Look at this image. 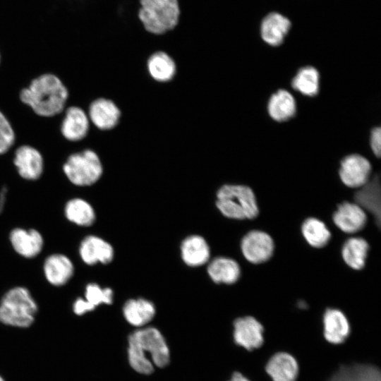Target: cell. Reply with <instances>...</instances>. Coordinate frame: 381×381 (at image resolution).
<instances>
[{
  "label": "cell",
  "instance_id": "6da1fadb",
  "mask_svg": "<svg viewBox=\"0 0 381 381\" xmlns=\"http://www.w3.org/2000/svg\"><path fill=\"white\" fill-rule=\"evenodd\" d=\"M128 357L136 372L149 375L155 368L167 366L170 360L169 349L162 333L155 327L140 328L128 337Z\"/></svg>",
  "mask_w": 381,
  "mask_h": 381
},
{
  "label": "cell",
  "instance_id": "7a4b0ae2",
  "mask_svg": "<svg viewBox=\"0 0 381 381\" xmlns=\"http://www.w3.org/2000/svg\"><path fill=\"white\" fill-rule=\"evenodd\" d=\"M68 97V91L61 80L52 73L33 79L20 92L23 103L40 116L51 117L61 113Z\"/></svg>",
  "mask_w": 381,
  "mask_h": 381
},
{
  "label": "cell",
  "instance_id": "3957f363",
  "mask_svg": "<svg viewBox=\"0 0 381 381\" xmlns=\"http://www.w3.org/2000/svg\"><path fill=\"white\" fill-rule=\"evenodd\" d=\"M216 206L222 214L232 219H253L259 214L255 195L246 185L221 186L217 193Z\"/></svg>",
  "mask_w": 381,
  "mask_h": 381
},
{
  "label": "cell",
  "instance_id": "277c9868",
  "mask_svg": "<svg viewBox=\"0 0 381 381\" xmlns=\"http://www.w3.org/2000/svg\"><path fill=\"white\" fill-rule=\"evenodd\" d=\"M138 19L145 30L163 35L178 25L180 7L178 0H139Z\"/></svg>",
  "mask_w": 381,
  "mask_h": 381
},
{
  "label": "cell",
  "instance_id": "5b68a950",
  "mask_svg": "<svg viewBox=\"0 0 381 381\" xmlns=\"http://www.w3.org/2000/svg\"><path fill=\"white\" fill-rule=\"evenodd\" d=\"M37 311V306L29 290L16 286L6 291L0 301V322L28 327L32 324Z\"/></svg>",
  "mask_w": 381,
  "mask_h": 381
},
{
  "label": "cell",
  "instance_id": "8992f818",
  "mask_svg": "<svg viewBox=\"0 0 381 381\" xmlns=\"http://www.w3.org/2000/svg\"><path fill=\"white\" fill-rule=\"evenodd\" d=\"M63 171L73 185L89 186L101 178L103 167L97 154L86 149L69 155L63 165Z\"/></svg>",
  "mask_w": 381,
  "mask_h": 381
},
{
  "label": "cell",
  "instance_id": "52a82bcc",
  "mask_svg": "<svg viewBox=\"0 0 381 381\" xmlns=\"http://www.w3.org/2000/svg\"><path fill=\"white\" fill-rule=\"evenodd\" d=\"M241 250L244 258L253 264H260L269 260L274 250L272 238L260 230H252L241 239Z\"/></svg>",
  "mask_w": 381,
  "mask_h": 381
},
{
  "label": "cell",
  "instance_id": "ba28073f",
  "mask_svg": "<svg viewBox=\"0 0 381 381\" xmlns=\"http://www.w3.org/2000/svg\"><path fill=\"white\" fill-rule=\"evenodd\" d=\"M372 166L365 157L359 154H351L340 162L339 176L347 187L360 188L370 179Z\"/></svg>",
  "mask_w": 381,
  "mask_h": 381
},
{
  "label": "cell",
  "instance_id": "9c48e42d",
  "mask_svg": "<svg viewBox=\"0 0 381 381\" xmlns=\"http://www.w3.org/2000/svg\"><path fill=\"white\" fill-rule=\"evenodd\" d=\"M263 332L262 324L252 316L238 318L234 322V341L248 351L262 345Z\"/></svg>",
  "mask_w": 381,
  "mask_h": 381
},
{
  "label": "cell",
  "instance_id": "30bf717a",
  "mask_svg": "<svg viewBox=\"0 0 381 381\" xmlns=\"http://www.w3.org/2000/svg\"><path fill=\"white\" fill-rule=\"evenodd\" d=\"M334 224L346 234H355L362 230L367 222L365 211L356 202L339 204L332 215Z\"/></svg>",
  "mask_w": 381,
  "mask_h": 381
},
{
  "label": "cell",
  "instance_id": "8fae6325",
  "mask_svg": "<svg viewBox=\"0 0 381 381\" xmlns=\"http://www.w3.org/2000/svg\"><path fill=\"white\" fill-rule=\"evenodd\" d=\"M13 163L18 174L24 179L35 181L42 174V155L38 150L30 145H24L16 149Z\"/></svg>",
  "mask_w": 381,
  "mask_h": 381
},
{
  "label": "cell",
  "instance_id": "7c38bea8",
  "mask_svg": "<svg viewBox=\"0 0 381 381\" xmlns=\"http://www.w3.org/2000/svg\"><path fill=\"white\" fill-rule=\"evenodd\" d=\"M79 255L82 260L88 265L97 263H110L114 257L112 246L104 239L89 235L85 237L79 246Z\"/></svg>",
  "mask_w": 381,
  "mask_h": 381
},
{
  "label": "cell",
  "instance_id": "4fadbf2b",
  "mask_svg": "<svg viewBox=\"0 0 381 381\" xmlns=\"http://www.w3.org/2000/svg\"><path fill=\"white\" fill-rule=\"evenodd\" d=\"M120 116V109L109 99L98 98L89 107V120L102 131L114 128L118 124Z\"/></svg>",
  "mask_w": 381,
  "mask_h": 381
},
{
  "label": "cell",
  "instance_id": "5bb4252c",
  "mask_svg": "<svg viewBox=\"0 0 381 381\" xmlns=\"http://www.w3.org/2000/svg\"><path fill=\"white\" fill-rule=\"evenodd\" d=\"M9 239L14 250L26 258L37 256L44 245L42 236L37 230L33 229L26 230L16 228L11 231Z\"/></svg>",
  "mask_w": 381,
  "mask_h": 381
},
{
  "label": "cell",
  "instance_id": "9a60e30c",
  "mask_svg": "<svg viewBox=\"0 0 381 381\" xmlns=\"http://www.w3.org/2000/svg\"><path fill=\"white\" fill-rule=\"evenodd\" d=\"M180 253L183 262L191 267L207 263L210 258V248L207 241L197 234L188 236L182 241Z\"/></svg>",
  "mask_w": 381,
  "mask_h": 381
},
{
  "label": "cell",
  "instance_id": "2e32d148",
  "mask_svg": "<svg viewBox=\"0 0 381 381\" xmlns=\"http://www.w3.org/2000/svg\"><path fill=\"white\" fill-rule=\"evenodd\" d=\"M43 271L49 284L60 286L65 285L71 279L74 273V266L66 255L55 253L46 258Z\"/></svg>",
  "mask_w": 381,
  "mask_h": 381
},
{
  "label": "cell",
  "instance_id": "e0dca14e",
  "mask_svg": "<svg viewBox=\"0 0 381 381\" xmlns=\"http://www.w3.org/2000/svg\"><path fill=\"white\" fill-rule=\"evenodd\" d=\"M89 118L80 107L72 106L66 111L62 121L61 132L69 141H79L83 139L89 130Z\"/></svg>",
  "mask_w": 381,
  "mask_h": 381
},
{
  "label": "cell",
  "instance_id": "ac0fdd59",
  "mask_svg": "<svg viewBox=\"0 0 381 381\" xmlns=\"http://www.w3.org/2000/svg\"><path fill=\"white\" fill-rule=\"evenodd\" d=\"M323 325L325 338L329 343L341 344L349 335V320L339 309H326L323 315Z\"/></svg>",
  "mask_w": 381,
  "mask_h": 381
},
{
  "label": "cell",
  "instance_id": "d6986e66",
  "mask_svg": "<svg viewBox=\"0 0 381 381\" xmlns=\"http://www.w3.org/2000/svg\"><path fill=\"white\" fill-rule=\"evenodd\" d=\"M291 28L290 20L279 13H270L262 20L260 35L265 42L272 47L282 44Z\"/></svg>",
  "mask_w": 381,
  "mask_h": 381
},
{
  "label": "cell",
  "instance_id": "ffe728a7",
  "mask_svg": "<svg viewBox=\"0 0 381 381\" xmlns=\"http://www.w3.org/2000/svg\"><path fill=\"white\" fill-rule=\"evenodd\" d=\"M265 370L273 381H296L298 365L291 354L278 352L270 358Z\"/></svg>",
  "mask_w": 381,
  "mask_h": 381
},
{
  "label": "cell",
  "instance_id": "44dd1931",
  "mask_svg": "<svg viewBox=\"0 0 381 381\" xmlns=\"http://www.w3.org/2000/svg\"><path fill=\"white\" fill-rule=\"evenodd\" d=\"M355 202L364 211L372 214L376 224H380V183L378 176L370 179L367 183L361 187L354 195Z\"/></svg>",
  "mask_w": 381,
  "mask_h": 381
},
{
  "label": "cell",
  "instance_id": "7402d4cb",
  "mask_svg": "<svg viewBox=\"0 0 381 381\" xmlns=\"http://www.w3.org/2000/svg\"><path fill=\"white\" fill-rule=\"evenodd\" d=\"M123 315L132 326L142 328L155 317L156 310L154 303L145 298H131L123 306Z\"/></svg>",
  "mask_w": 381,
  "mask_h": 381
},
{
  "label": "cell",
  "instance_id": "603a6c76",
  "mask_svg": "<svg viewBox=\"0 0 381 381\" xmlns=\"http://www.w3.org/2000/svg\"><path fill=\"white\" fill-rule=\"evenodd\" d=\"M210 278L216 284H233L241 277V267L234 259L217 257L212 259L207 268Z\"/></svg>",
  "mask_w": 381,
  "mask_h": 381
},
{
  "label": "cell",
  "instance_id": "cb8c5ba5",
  "mask_svg": "<svg viewBox=\"0 0 381 381\" xmlns=\"http://www.w3.org/2000/svg\"><path fill=\"white\" fill-rule=\"evenodd\" d=\"M269 116L275 121L289 120L296 113V102L292 94L286 90L280 89L274 92L267 103Z\"/></svg>",
  "mask_w": 381,
  "mask_h": 381
},
{
  "label": "cell",
  "instance_id": "d4e9b609",
  "mask_svg": "<svg viewBox=\"0 0 381 381\" xmlns=\"http://www.w3.org/2000/svg\"><path fill=\"white\" fill-rule=\"evenodd\" d=\"M329 381H381L380 370L369 364L341 365Z\"/></svg>",
  "mask_w": 381,
  "mask_h": 381
},
{
  "label": "cell",
  "instance_id": "484cf974",
  "mask_svg": "<svg viewBox=\"0 0 381 381\" xmlns=\"http://www.w3.org/2000/svg\"><path fill=\"white\" fill-rule=\"evenodd\" d=\"M147 68L150 76L158 82L171 80L176 71V63L164 51L153 52L147 61Z\"/></svg>",
  "mask_w": 381,
  "mask_h": 381
},
{
  "label": "cell",
  "instance_id": "4316f807",
  "mask_svg": "<svg viewBox=\"0 0 381 381\" xmlns=\"http://www.w3.org/2000/svg\"><path fill=\"white\" fill-rule=\"evenodd\" d=\"M369 249L370 246L365 239L361 237H351L343 244L341 256L349 267L360 270L365 265Z\"/></svg>",
  "mask_w": 381,
  "mask_h": 381
},
{
  "label": "cell",
  "instance_id": "83f0119b",
  "mask_svg": "<svg viewBox=\"0 0 381 381\" xmlns=\"http://www.w3.org/2000/svg\"><path fill=\"white\" fill-rule=\"evenodd\" d=\"M64 213L71 222L80 226H90L96 219L92 206L85 200L78 198L71 199L66 202Z\"/></svg>",
  "mask_w": 381,
  "mask_h": 381
},
{
  "label": "cell",
  "instance_id": "f1b7e54d",
  "mask_svg": "<svg viewBox=\"0 0 381 381\" xmlns=\"http://www.w3.org/2000/svg\"><path fill=\"white\" fill-rule=\"evenodd\" d=\"M292 87L305 96L314 97L320 90V73L312 66L301 68L291 80Z\"/></svg>",
  "mask_w": 381,
  "mask_h": 381
},
{
  "label": "cell",
  "instance_id": "f546056e",
  "mask_svg": "<svg viewBox=\"0 0 381 381\" xmlns=\"http://www.w3.org/2000/svg\"><path fill=\"white\" fill-rule=\"evenodd\" d=\"M301 233L306 242L312 247H325L331 238V233L325 224L315 217L307 218L301 225Z\"/></svg>",
  "mask_w": 381,
  "mask_h": 381
},
{
  "label": "cell",
  "instance_id": "4dcf8cb0",
  "mask_svg": "<svg viewBox=\"0 0 381 381\" xmlns=\"http://www.w3.org/2000/svg\"><path fill=\"white\" fill-rule=\"evenodd\" d=\"M113 298L114 292L109 287L102 288L96 283H90L85 286L84 299L95 309L101 304H111Z\"/></svg>",
  "mask_w": 381,
  "mask_h": 381
},
{
  "label": "cell",
  "instance_id": "1f68e13d",
  "mask_svg": "<svg viewBox=\"0 0 381 381\" xmlns=\"http://www.w3.org/2000/svg\"><path fill=\"white\" fill-rule=\"evenodd\" d=\"M15 141L14 131L5 115L0 111V155L6 153Z\"/></svg>",
  "mask_w": 381,
  "mask_h": 381
},
{
  "label": "cell",
  "instance_id": "d6a6232c",
  "mask_svg": "<svg viewBox=\"0 0 381 381\" xmlns=\"http://www.w3.org/2000/svg\"><path fill=\"white\" fill-rule=\"evenodd\" d=\"M370 145L374 155L379 158L381 155V128L380 126L374 127L370 136Z\"/></svg>",
  "mask_w": 381,
  "mask_h": 381
},
{
  "label": "cell",
  "instance_id": "836d02e7",
  "mask_svg": "<svg viewBox=\"0 0 381 381\" xmlns=\"http://www.w3.org/2000/svg\"><path fill=\"white\" fill-rule=\"evenodd\" d=\"M73 310L76 315H82L87 312L92 311L95 308L84 298H78L73 303Z\"/></svg>",
  "mask_w": 381,
  "mask_h": 381
},
{
  "label": "cell",
  "instance_id": "e575fe53",
  "mask_svg": "<svg viewBox=\"0 0 381 381\" xmlns=\"http://www.w3.org/2000/svg\"><path fill=\"white\" fill-rule=\"evenodd\" d=\"M7 190H8L6 186L2 187L0 190V214L2 212L4 208Z\"/></svg>",
  "mask_w": 381,
  "mask_h": 381
},
{
  "label": "cell",
  "instance_id": "d590c367",
  "mask_svg": "<svg viewBox=\"0 0 381 381\" xmlns=\"http://www.w3.org/2000/svg\"><path fill=\"white\" fill-rule=\"evenodd\" d=\"M229 381H250L244 377L241 373L235 372L233 373L231 379Z\"/></svg>",
  "mask_w": 381,
  "mask_h": 381
},
{
  "label": "cell",
  "instance_id": "8d00e7d4",
  "mask_svg": "<svg viewBox=\"0 0 381 381\" xmlns=\"http://www.w3.org/2000/svg\"><path fill=\"white\" fill-rule=\"evenodd\" d=\"M0 381H4L3 378L0 376Z\"/></svg>",
  "mask_w": 381,
  "mask_h": 381
}]
</instances>
